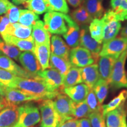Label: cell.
I'll use <instances>...</instances> for the list:
<instances>
[{"instance_id": "cell-52", "label": "cell", "mask_w": 127, "mask_h": 127, "mask_svg": "<svg viewBox=\"0 0 127 127\" xmlns=\"http://www.w3.org/2000/svg\"><path fill=\"white\" fill-rule=\"evenodd\" d=\"M2 103H4V98L0 95V104H2Z\"/></svg>"}, {"instance_id": "cell-31", "label": "cell", "mask_w": 127, "mask_h": 127, "mask_svg": "<svg viewBox=\"0 0 127 127\" xmlns=\"http://www.w3.org/2000/svg\"><path fill=\"white\" fill-rule=\"evenodd\" d=\"M111 7L121 22L127 20V0H111Z\"/></svg>"}, {"instance_id": "cell-35", "label": "cell", "mask_w": 127, "mask_h": 127, "mask_svg": "<svg viewBox=\"0 0 127 127\" xmlns=\"http://www.w3.org/2000/svg\"><path fill=\"white\" fill-rule=\"evenodd\" d=\"M18 23L26 27H32L39 20V16L28 9H20Z\"/></svg>"}, {"instance_id": "cell-19", "label": "cell", "mask_w": 127, "mask_h": 127, "mask_svg": "<svg viewBox=\"0 0 127 127\" xmlns=\"http://www.w3.org/2000/svg\"><path fill=\"white\" fill-rule=\"evenodd\" d=\"M1 36L7 44L14 46L21 51H34L35 44L33 38L27 39H20L9 35Z\"/></svg>"}, {"instance_id": "cell-34", "label": "cell", "mask_w": 127, "mask_h": 127, "mask_svg": "<svg viewBox=\"0 0 127 127\" xmlns=\"http://www.w3.org/2000/svg\"><path fill=\"white\" fill-rule=\"evenodd\" d=\"M109 82L101 78L93 87V90L96 95L99 104L102 105L107 98L109 90Z\"/></svg>"}, {"instance_id": "cell-16", "label": "cell", "mask_w": 127, "mask_h": 127, "mask_svg": "<svg viewBox=\"0 0 127 127\" xmlns=\"http://www.w3.org/2000/svg\"><path fill=\"white\" fill-rule=\"evenodd\" d=\"M82 81L90 89H93L99 79L98 64L96 63L80 68Z\"/></svg>"}, {"instance_id": "cell-45", "label": "cell", "mask_w": 127, "mask_h": 127, "mask_svg": "<svg viewBox=\"0 0 127 127\" xmlns=\"http://www.w3.org/2000/svg\"><path fill=\"white\" fill-rule=\"evenodd\" d=\"M79 127H92L90 119L88 118H81L79 120Z\"/></svg>"}, {"instance_id": "cell-14", "label": "cell", "mask_w": 127, "mask_h": 127, "mask_svg": "<svg viewBox=\"0 0 127 127\" xmlns=\"http://www.w3.org/2000/svg\"><path fill=\"white\" fill-rule=\"evenodd\" d=\"M18 106L9 105L0 111V127H12L18 117Z\"/></svg>"}, {"instance_id": "cell-27", "label": "cell", "mask_w": 127, "mask_h": 127, "mask_svg": "<svg viewBox=\"0 0 127 127\" xmlns=\"http://www.w3.org/2000/svg\"><path fill=\"white\" fill-rule=\"evenodd\" d=\"M71 17L77 24L82 27L90 24L93 20L83 5L73 11L71 12Z\"/></svg>"}, {"instance_id": "cell-36", "label": "cell", "mask_w": 127, "mask_h": 127, "mask_svg": "<svg viewBox=\"0 0 127 127\" xmlns=\"http://www.w3.org/2000/svg\"><path fill=\"white\" fill-rule=\"evenodd\" d=\"M48 12L54 11L67 14L69 12L66 0H44Z\"/></svg>"}, {"instance_id": "cell-42", "label": "cell", "mask_w": 127, "mask_h": 127, "mask_svg": "<svg viewBox=\"0 0 127 127\" xmlns=\"http://www.w3.org/2000/svg\"><path fill=\"white\" fill-rule=\"evenodd\" d=\"M10 24L7 14L0 17V35H4L5 33L6 30Z\"/></svg>"}, {"instance_id": "cell-29", "label": "cell", "mask_w": 127, "mask_h": 127, "mask_svg": "<svg viewBox=\"0 0 127 127\" xmlns=\"http://www.w3.org/2000/svg\"><path fill=\"white\" fill-rule=\"evenodd\" d=\"M81 83H82V81L80 69L79 68L71 66L64 77V88L74 86Z\"/></svg>"}, {"instance_id": "cell-50", "label": "cell", "mask_w": 127, "mask_h": 127, "mask_svg": "<svg viewBox=\"0 0 127 127\" xmlns=\"http://www.w3.org/2000/svg\"><path fill=\"white\" fill-rule=\"evenodd\" d=\"M4 91H5L4 87H2L1 85H0V95H1V96H2L3 98L4 97V95H5Z\"/></svg>"}, {"instance_id": "cell-32", "label": "cell", "mask_w": 127, "mask_h": 127, "mask_svg": "<svg viewBox=\"0 0 127 127\" xmlns=\"http://www.w3.org/2000/svg\"><path fill=\"white\" fill-rule=\"evenodd\" d=\"M91 113L86 101H84L79 102H75L73 101L71 115L75 118H88Z\"/></svg>"}, {"instance_id": "cell-3", "label": "cell", "mask_w": 127, "mask_h": 127, "mask_svg": "<svg viewBox=\"0 0 127 127\" xmlns=\"http://www.w3.org/2000/svg\"><path fill=\"white\" fill-rule=\"evenodd\" d=\"M18 120L12 127H32L41 121L37 107L30 102L18 106Z\"/></svg>"}, {"instance_id": "cell-7", "label": "cell", "mask_w": 127, "mask_h": 127, "mask_svg": "<svg viewBox=\"0 0 127 127\" xmlns=\"http://www.w3.org/2000/svg\"><path fill=\"white\" fill-rule=\"evenodd\" d=\"M4 93V102L5 106L9 105H18L23 103L30 102L32 101L39 102L44 100L41 98L17 88L5 87Z\"/></svg>"}, {"instance_id": "cell-39", "label": "cell", "mask_w": 127, "mask_h": 127, "mask_svg": "<svg viewBox=\"0 0 127 127\" xmlns=\"http://www.w3.org/2000/svg\"><path fill=\"white\" fill-rule=\"evenodd\" d=\"M88 118L91 122L92 127H106L105 118L103 116L102 111L91 112Z\"/></svg>"}, {"instance_id": "cell-20", "label": "cell", "mask_w": 127, "mask_h": 127, "mask_svg": "<svg viewBox=\"0 0 127 127\" xmlns=\"http://www.w3.org/2000/svg\"><path fill=\"white\" fill-rule=\"evenodd\" d=\"M116 59L108 56H99L98 60V67L99 78L109 82Z\"/></svg>"}, {"instance_id": "cell-6", "label": "cell", "mask_w": 127, "mask_h": 127, "mask_svg": "<svg viewBox=\"0 0 127 127\" xmlns=\"http://www.w3.org/2000/svg\"><path fill=\"white\" fill-rule=\"evenodd\" d=\"M99 57H95L88 50L78 46L70 50L69 61L72 66L80 68L96 63Z\"/></svg>"}, {"instance_id": "cell-43", "label": "cell", "mask_w": 127, "mask_h": 127, "mask_svg": "<svg viewBox=\"0 0 127 127\" xmlns=\"http://www.w3.org/2000/svg\"><path fill=\"white\" fill-rule=\"evenodd\" d=\"M13 5L9 0H0V15L7 14L8 10Z\"/></svg>"}, {"instance_id": "cell-2", "label": "cell", "mask_w": 127, "mask_h": 127, "mask_svg": "<svg viewBox=\"0 0 127 127\" xmlns=\"http://www.w3.org/2000/svg\"><path fill=\"white\" fill-rule=\"evenodd\" d=\"M72 19L71 16L61 12L49 11L44 16V24L45 29L50 34L64 35L67 31L69 23Z\"/></svg>"}, {"instance_id": "cell-30", "label": "cell", "mask_w": 127, "mask_h": 127, "mask_svg": "<svg viewBox=\"0 0 127 127\" xmlns=\"http://www.w3.org/2000/svg\"><path fill=\"white\" fill-rule=\"evenodd\" d=\"M103 23L101 19H93L89 25L88 30L91 37L100 44L102 43Z\"/></svg>"}, {"instance_id": "cell-49", "label": "cell", "mask_w": 127, "mask_h": 127, "mask_svg": "<svg viewBox=\"0 0 127 127\" xmlns=\"http://www.w3.org/2000/svg\"><path fill=\"white\" fill-rule=\"evenodd\" d=\"M27 0H12V2L16 5H20V4H23L25 1H27Z\"/></svg>"}, {"instance_id": "cell-33", "label": "cell", "mask_w": 127, "mask_h": 127, "mask_svg": "<svg viewBox=\"0 0 127 127\" xmlns=\"http://www.w3.org/2000/svg\"><path fill=\"white\" fill-rule=\"evenodd\" d=\"M21 51L14 46L7 44L0 35V56L5 55L12 60L18 61Z\"/></svg>"}, {"instance_id": "cell-21", "label": "cell", "mask_w": 127, "mask_h": 127, "mask_svg": "<svg viewBox=\"0 0 127 127\" xmlns=\"http://www.w3.org/2000/svg\"><path fill=\"white\" fill-rule=\"evenodd\" d=\"M4 35H9L20 39L32 38V27H26L17 23H10Z\"/></svg>"}, {"instance_id": "cell-13", "label": "cell", "mask_w": 127, "mask_h": 127, "mask_svg": "<svg viewBox=\"0 0 127 127\" xmlns=\"http://www.w3.org/2000/svg\"><path fill=\"white\" fill-rule=\"evenodd\" d=\"M0 68L8 71L17 77L34 78L31 74L27 72L23 68L18 65L13 60L5 55L0 56Z\"/></svg>"}, {"instance_id": "cell-46", "label": "cell", "mask_w": 127, "mask_h": 127, "mask_svg": "<svg viewBox=\"0 0 127 127\" xmlns=\"http://www.w3.org/2000/svg\"><path fill=\"white\" fill-rule=\"evenodd\" d=\"M68 4L74 8H78L83 3L84 0H66Z\"/></svg>"}, {"instance_id": "cell-9", "label": "cell", "mask_w": 127, "mask_h": 127, "mask_svg": "<svg viewBox=\"0 0 127 127\" xmlns=\"http://www.w3.org/2000/svg\"><path fill=\"white\" fill-rule=\"evenodd\" d=\"M127 49V38L117 36L103 44L99 56H108L117 60Z\"/></svg>"}, {"instance_id": "cell-10", "label": "cell", "mask_w": 127, "mask_h": 127, "mask_svg": "<svg viewBox=\"0 0 127 127\" xmlns=\"http://www.w3.org/2000/svg\"><path fill=\"white\" fill-rule=\"evenodd\" d=\"M55 110L61 117L63 123L74 117L71 115L73 101L67 95L60 93L53 101Z\"/></svg>"}, {"instance_id": "cell-26", "label": "cell", "mask_w": 127, "mask_h": 127, "mask_svg": "<svg viewBox=\"0 0 127 127\" xmlns=\"http://www.w3.org/2000/svg\"><path fill=\"white\" fill-rule=\"evenodd\" d=\"M125 111L124 105L108 112L105 115L106 127H121Z\"/></svg>"}, {"instance_id": "cell-15", "label": "cell", "mask_w": 127, "mask_h": 127, "mask_svg": "<svg viewBox=\"0 0 127 127\" xmlns=\"http://www.w3.org/2000/svg\"><path fill=\"white\" fill-rule=\"evenodd\" d=\"M90 88L84 83H81L74 86L64 88L62 93L65 94L72 101L79 102L86 99Z\"/></svg>"}, {"instance_id": "cell-18", "label": "cell", "mask_w": 127, "mask_h": 127, "mask_svg": "<svg viewBox=\"0 0 127 127\" xmlns=\"http://www.w3.org/2000/svg\"><path fill=\"white\" fill-rule=\"evenodd\" d=\"M50 48L52 54L69 60L70 48L60 36L54 35L51 37Z\"/></svg>"}, {"instance_id": "cell-25", "label": "cell", "mask_w": 127, "mask_h": 127, "mask_svg": "<svg viewBox=\"0 0 127 127\" xmlns=\"http://www.w3.org/2000/svg\"><path fill=\"white\" fill-rule=\"evenodd\" d=\"M71 66L72 65L69 60L65 59L51 53L49 68L56 69L64 77Z\"/></svg>"}, {"instance_id": "cell-12", "label": "cell", "mask_w": 127, "mask_h": 127, "mask_svg": "<svg viewBox=\"0 0 127 127\" xmlns=\"http://www.w3.org/2000/svg\"><path fill=\"white\" fill-rule=\"evenodd\" d=\"M79 45L88 50L95 57H99V54L102 48V44H100L91 37L88 28L83 26L80 30Z\"/></svg>"}, {"instance_id": "cell-4", "label": "cell", "mask_w": 127, "mask_h": 127, "mask_svg": "<svg viewBox=\"0 0 127 127\" xmlns=\"http://www.w3.org/2000/svg\"><path fill=\"white\" fill-rule=\"evenodd\" d=\"M127 58V49L116 60L109 79V84L114 90L127 89V75L125 63Z\"/></svg>"}, {"instance_id": "cell-17", "label": "cell", "mask_w": 127, "mask_h": 127, "mask_svg": "<svg viewBox=\"0 0 127 127\" xmlns=\"http://www.w3.org/2000/svg\"><path fill=\"white\" fill-rule=\"evenodd\" d=\"M32 37L35 45L50 44L51 34L45 29L42 21L38 20L32 26Z\"/></svg>"}, {"instance_id": "cell-44", "label": "cell", "mask_w": 127, "mask_h": 127, "mask_svg": "<svg viewBox=\"0 0 127 127\" xmlns=\"http://www.w3.org/2000/svg\"><path fill=\"white\" fill-rule=\"evenodd\" d=\"M60 127H79V120L75 118L69 119L62 124Z\"/></svg>"}, {"instance_id": "cell-47", "label": "cell", "mask_w": 127, "mask_h": 127, "mask_svg": "<svg viewBox=\"0 0 127 127\" xmlns=\"http://www.w3.org/2000/svg\"><path fill=\"white\" fill-rule=\"evenodd\" d=\"M120 36L127 38V24H126L125 27H124V28H123V29L121 31Z\"/></svg>"}, {"instance_id": "cell-8", "label": "cell", "mask_w": 127, "mask_h": 127, "mask_svg": "<svg viewBox=\"0 0 127 127\" xmlns=\"http://www.w3.org/2000/svg\"><path fill=\"white\" fill-rule=\"evenodd\" d=\"M35 78L41 79L53 91L61 93L64 88V77L54 68H48L41 70Z\"/></svg>"}, {"instance_id": "cell-38", "label": "cell", "mask_w": 127, "mask_h": 127, "mask_svg": "<svg viewBox=\"0 0 127 127\" xmlns=\"http://www.w3.org/2000/svg\"><path fill=\"white\" fill-rule=\"evenodd\" d=\"M85 101L91 112L102 111V105L99 104L93 89H90Z\"/></svg>"}, {"instance_id": "cell-37", "label": "cell", "mask_w": 127, "mask_h": 127, "mask_svg": "<svg viewBox=\"0 0 127 127\" xmlns=\"http://www.w3.org/2000/svg\"><path fill=\"white\" fill-rule=\"evenodd\" d=\"M23 5L25 8L37 15L48 12L47 5L44 0H27Z\"/></svg>"}, {"instance_id": "cell-5", "label": "cell", "mask_w": 127, "mask_h": 127, "mask_svg": "<svg viewBox=\"0 0 127 127\" xmlns=\"http://www.w3.org/2000/svg\"><path fill=\"white\" fill-rule=\"evenodd\" d=\"M101 19L104 25L102 44H104L117 37L121 28V23L111 9L105 12Z\"/></svg>"}, {"instance_id": "cell-41", "label": "cell", "mask_w": 127, "mask_h": 127, "mask_svg": "<svg viewBox=\"0 0 127 127\" xmlns=\"http://www.w3.org/2000/svg\"><path fill=\"white\" fill-rule=\"evenodd\" d=\"M8 16L10 23L14 24L18 23V21L20 17V9L17 6L14 5L13 4L10 7L6 14Z\"/></svg>"}, {"instance_id": "cell-40", "label": "cell", "mask_w": 127, "mask_h": 127, "mask_svg": "<svg viewBox=\"0 0 127 127\" xmlns=\"http://www.w3.org/2000/svg\"><path fill=\"white\" fill-rule=\"evenodd\" d=\"M16 77L11 72L0 68V85L4 87H9Z\"/></svg>"}, {"instance_id": "cell-48", "label": "cell", "mask_w": 127, "mask_h": 127, "mask_svg": "<svg viewBox=\"0 0 127 127\" xmlns=\"http://www.w3.org/2000/svg\"><path fill=\"white\" fill-rule=\"evenodd\" d=\"M121 127H127V114L126 112L124 114L123 120H122V123Z\"/></svg>"}, {"instance_id": "cell-1", "label": "cell", "mask_w": 127, "mask_h": 127, "mask_svg": "<svg viewBox=\"0 0 127 127\" xmlns=\"http://www.w3.org/2000/svg\"><path fill=\"white\" fill-rule=\"evenodd\" d=\"M9 88L19 89L42 99H54L60 93L51 90L40 79L26 78L17 76Z\"/></svg>"}, {"instance_id": "cell-11", "label": "cell", "mask_w": 127, "mask_h": 127, "mask_svg": "<svg viewBox=\"0 0 127 127\" xmlns=\"http://www.w3.org/2000/svg\"><path fill=\"white\" fill-rule=\"evenodd\" d=\"M18 61L28 73L35 78L39 71L42 70L37 58L33 52L24 51L19 57Z\"/></svg>"}, {"instance_id": "cell-22", "label": "cell", "mask_w": 127, "mask_h": 127, "mask_svg": "<svg viewBox=\"0 0 127 127\" xmlns=\"http://www.w3.org/2000/svg\"><path fill=\"white\" fill-rule=\"evenodd\" d=\"M63 35L66 44L69 47L72 48L79 46L80 28L79 25L73 20L69 23L67 31Z\"/></svg>"}, {"instance_id": "cell-24", "label": "cell", "mask_w": 127, "mask_h": 127, "mask_svg": "<svg viewBox=\"0 0 127 127\" xmlns=\"http://www.w3.org/2000/svg\"><path fill=\"white\" fill-rule=\"evenodd\" d=\"M82 5L93 19H100L104 15L102 0H84Z\"/></svg>"}, {"instance_id": "cell-28", "label": "cell", "mask_w": 127, "mask_h": 127, "mask_svg": "<svg viewBox=\"0 0 127 127\" xmlns=\"http://www.w3.org/2000/svg\"><path fill=\"white\" fill-rule=\"evenodd\" d=\"M127 99V90H123L120 94L114 98L111 101L105 105H102V112L103 116L105 118V114L112 110L118 108L124 105Z\"/></svg>"}, {"instance_id": "cell-51", "label": "cell", "mask_w": 127, "mask_h": 127, "mask_svg": "<svg viewBox=\"0 0 127 127\" xmlns=\"http://www.w3.org/2000/svg\"><path fill=\"white\" fill-rule=\"evenodd\" d=\"M5 107V105L4 104V103H2V104H0V111H1L2 108H4Z\"/></svg>"}, {"instance_id": "cell-23", "label": "cell", "mask_w": 127, "mask_h": 127, "mask_svg": "<svg viewBox=\"0 0 127 127\" xmlns=\"http://www.w3.org/2000/svg\"><path fill=\"white\" fill-rule=\"evenodd\" d=\"M34 53L40 64L42 70L48 68L51 55L50 44L35 45Z\"/></svg>"}]
</instances>
